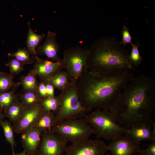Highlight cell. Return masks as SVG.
<instances>
[{"instance_id":"6da1fadb","label":"cell","mask_w":155,"mask_h":155,"mask_svg":"<svg viewBox=\"0 0 155 155\" xmlns=\"http://www.w3.org/2000/svg\"><path fill=\"white\" fill-rule=\"evenodd\" d=\"M155 107V82L141 74L124 88L113 112L117 122L127 129L151 125Z\"/></svg>"},{"instance_id":"7a4b0ae2","label":"cell","mask_w":155,"mask_h":155,"mask_svg":"<svg viewBox=\"0 0 155 155\" xmlns=\"http://www.w3.org/2000/svg\"><path fill=\"white\" fill-rule=\"evenodd\" d=\"M134 78L129 70L105 74L87 70L76 84L82 106L90 111L98 108L113 113L122 91Z\"/></svg>"},{"instance_id":"3957f363","label":"cell","mask_w":155,"mask_h":155,"mask_svg":"<svg viewBox=\"0 0 155 155\" xmlns=\"http://www.w3.org/2000/svg\"><path fill=\"white\" fill-rule=\"evenodd\" d=\"M88 49V69L91 72L109 74L134 68L129 61V52L115 38H100Z\"/></svg>"},{"instance_id":"277c9868","label":"cell","mask_w":155,"mask_h":155,"mask_svg":"<svg viewBox=\"0 0 155 155\" xmlns=\"http://www.w3.org/2000/svg\"><path fill=\"white\" fill-rule=\"evenodd\" d=\"M84 118L98 138L112 141L126 134L128 129L118 123L113 113L106 110L96 108Z\"/></svg>"},{"instance_id":"5b68a950","label":"cell","mask_w":155,"mask_h":155,"mask_svg":"<svg viewBox=\"0 0 155 155\" xmlns=\"http://www.w3.org/2000/svg\"><path fill=\"white\" fill-rule=\"evenodd\" d=\"M59 96L60 103L55 115V123L67 119L84 118L91 111L82 106L77 93L76 84L70 82L61 91Z\"/></svg>"},{"instance_id":"8992f818","label":"cell","mask_w":155,"mask_h":155,"mask_svg":"<svg viewBox=\"0 0 155 155\" xmlns=\"http://www.w3.org/2000/svg\"><path fill=\"white\" fill-rule=\"evenodd\" d=\"M88 49L78 46H71L64 50L62 61L70 82L77 84L81 75L88 69Z\"/></svg>"},{"instance_id":"52a82bcc","label":"cell","mask_w":155,"mask_h":155,"mask_svg":"<svg viewBox=\"0 0 155 155\" xmlns=\"http://www.w3.org/2000/svg\"><path fill=\"white\" fill-rule=\"evenodd\" d=\"M51 130L67 142H78L88 139L93 133L91 126L84 118L67 119L55 123Z\"/></svg>"},{"instance_id":"ba28073f","label":"cell","mask_w":155,"mask_h":155,"mask_svg":"<svg viewBox=\"0 0 155 155\" xmlns=\"http://www.w3.org/2000/svg\"><path fill=\"white\" fill-rule=\"evenodd\" d=\"M67 142L51 130L42 133L36 155H64Z\"/></svg>"},{"instance_id":"9c48e42d","label":"cell","mask_w":155,"mask_h":155,"mask_svg":"<svg viewBox=\"0 0 155 155\" xmlns=\"http://www.w3.org/2000/svg\"><path fill=\"white\" fill-rule=\"evenodd\" d=\"M108 150L103 141L88 139L72 143L67 147L64 155H105Z\"/></svg>"},{"instance_id":"30bf717a","label":"cell","mask_w":155,"mask_h":155,"mask_svg":"<svg viewBox=\"0 0 155 155\" xmlns=\"http://www.w3.org/2000/svg\"><path fill=\"white\" fill-rule=\"evenodd\" d=\"M44 111L41 102L25 108L19 118L13 123L14 132L20 134L24 130L34 126Z\"/></svg>"},{"instance_id":"8fae6325","label":"cell","mask_w":155,"mask_h":155,"mask_svg":"<svg viewBox=\"0 0 155 155\" xmlns=\"http://www.w3.org/2000/svg\"><path fill=\"white\" fill-rule=\"evenodd\" d=\"M107 147L113 155H133L140 149L139 142L126 135L112 140Z\"/></svg>"},{"instance_id":"7c38bea8","label":"cell","mask_w":155,"mask_h":155,"mask_svg":"<svg viewBox=\"0 0 155 155\" xmlns=\"http://www.w3.org/2000/svg\"><path fill=\"white\" fill-rule=\"evenodd\" d=\"M64 69L61 61L53 62L37 57L33 69L29 72L37 75L40 82L45 83Z\"/></svg>"},{"instance_id":"4fadbf2b","label":"cell","mask_w":155,"mask_h":155,"mask_svg":"<svg viewBox=\"0 0 155 155\" xmlns=\"http://www.w3.org/2000/svg\"><path fill=\"white\" fill-rule=\"evenodd\" d=\"M57 36L56 33L48 31L43 44L40 45L36 49L37 54L45 55L48 60L52 61H61L62 59L58 55L60 47L57 40Z\"/></svg>"},{"instance_id":"5bb4252c","label":"cell","mask_w":155,"mask_h":155,"mask_svg":"<svg viewBox=\"0 0 155 155\" xmlns=\"http://www.w3.org/2000/svg\"><path fill=\"white\" fill-rule=\"evenodd\" d=\"M21 133V141L24 151L28 155H35L40 143L42 133L33 126Z\"/></svg>"},{"instance_id":"9a60e30c","label":"cell","mask_w":155,"mask_h":155,"mask_svg":"<svg viewBox=\"0 0 155 155\" xmlns=\"http://www.w3.org/2000/svg\"><path fill=\"white\" fill-rule=\"evenodd\" d=\"M139 142L142 141L155 140V123L133 127L129 129L125 134Z\"/></svg>"},{"instance_id":"2e32d148","label":"cell","mask_w":155,"mask_h":155,"mask_svg":"<svg viewBox=\"0 0 155 155\" xmlns=\"http://www.w3.org/2000/svg\"><path fill=\"white\" fill-rule=\"evenodd\" d=\"M55 115L51 111H44L34 126L41 133L51 130L55 123Z\"/></svg>"},{"instance_id":"e0dca14e","label":"cell","mask_w":155,"mask_h":155,"mask_svg":"<svg viewBox=\"0 0 155 155\" xmlns=\"http://www.w3.org/2000/svg\"><path fill=\"white\" fill-rule=\"evenodd\" d=\"M28 30L26 41L27 49L32 54L37 56L36 49L40 45L45 35L44 34H38L35 33L32 29L30 22H28Z\"/></svg>"},{"instance_id":"ac0fdd59","label":"cell","mask_w":155,"mask_h":155,"mask_svg":"<svg viewBox=\"0 0 155 155\" xmlns=\"http://www.w3.org/2000/svg\"><path fill=\"white\" fill-rule=\"evenodd\" d=\"M25 108L18 97L4 111V114L9 121L13 123L20 117Z\"/></svg>"},{"instance_id":"d6986e66","label":"cell","mask_w":155,"mask_h":155,"mask_svg":"<svg viewBox=\"0 0 155 155\" xmlns=\"http://www.w3.org/2000/svg\"><path fill=\"white\" fill-rule=\"evenodd\" d=\"M18 96L25 108L38 104L42 99L37 92L24 91L23 93L19 94Z\"/></svg>"},{"instance_id":"ffe728a7","label":"cell","mask_w":155,"mask_h":155,"mask_svg":"<svg viewBox=\"0 0 155 155\" xmlns=\"http://www.w3.org/2000/svg\"><path fill=\"white\" fill-rule=\"evenodd\" d=\"M8 55L15 58L24 64H31L36 61L38 57L31 53L26 48H19L17 51L12 53H9Z\"/></svg>"},{"instance_id":"44dd1931","label":"cell","mask_w":155,"mask_h":155,"mask_svg":"<svg viewBox=\"0 0 155 155\" xmlns=\"http://www.w3.org/2000/svg\"><path fill=\"white\" fill-rule=\"evenodd\" d=\"M21 85L20 82L14 86L10 91L0 93V110L4 111L10 104L16 98L18 95L15 92L18 87Z\"/></svg>"},{"instance_id":"7402d4cb","label":"cell","mask_w":155,"mask_h":155,"mask_svg":"<svg viewBox=\"0 0 155 155\" xmlns=\"http://www.w3.org/2000/svg\"><path fill=\"white\" fill-rule=\"evenodd\" d=\"M35 75L29 73L20 79V83L23 87V91L37 92L38 83Z\"/></svg>"},{"instance_id":"603a6c76","label":"cell","mask_w":155,"mask_h":155,"mask_svg":"<svg viewBox=\"0 0 155 155\" xmlns=\"http://www.w3.org/2000/svg\"><path fill=\"white\" fill-rule=\"evenodd\" d=\"M69 80L67 72L61 71L49 81L55 88L62 91L69 84Z\"/></svg>"},{"instance_id":"cb8c5ba5","label":"cell","mask_w":155,"mask_h":155,"mask_svg":"<svg viewBox=\"0 0 155 155\" xmlns=\"http://www.w3.org/2000/svg\"><path fill=\"white\" fill-rule=\"evenodd\" d=\"M14 76L10 73L0 72V93L10 91L19 83L14 82Z\"/></svg>"},{"instance_id":"d4e9b609","label":"cell","mask_w":155,"mask_h":155,"mask_svg":"<svg viewBox=\"0 0 155 155\" xmlns=\"http://www.w3.org/2000/svg\"><path fill=\"white\" fill-rule=\"evenodd\" d=\"M2 127L6 141L11 145L12 150L13 154L14 152V147L15 145L14 139V129L11 122L7 120H3L0 123Z\"/></svg>"},{"instance_id":"484cf974","label":"cell","mask_w":155,"mask_h":155,"mask_svg":"<svg viewBox=\"0 0 155 155\" xmlns=\"http://www.w3.org/2000/svg\"><path fill=\"white\" fill-rule=\"evenodd\" d=\"M41 103L44 111H51L56 113L60 105V98L59 96H48L42 99Z\"/></svg>"},{"instance_id":"4316f807","label":"cell","mask_w":155,"mask_h":155,"mask_svg":"<svg viewBox=\"0 0 155 155\" xmlns=\"http://www.w3.org/2000/svg\"><path fill=\"white\" fill-rule=\"evenodd\" d=\"M132 49L131 54L129 55V59L134 68L138 67L143 59L140 54L138 47L139 44H131Z\"/></svg>"},{"instance_id":"83f0119b","label":"cell","mask_w":155,"mask_h":155,"mask_svg":"<svg viewBox=\"0 0 155 155\" xmlns=\"http://www.w3.org/2000/svg\"><path fill=\"white\" fill-rule=\"evenodd\" d=\"M5 65L9 68L10 73L14 76L19 74L24 69V64L15 58L9 61Z\"/></svg>"},{"instance_id":"f1b7e54d","label":"cell","mask_w":155,"mask_h":155,"mask_svg":"<svg viewBox=\"0 0 155 155\" xmlns=\"http://www.w3.org/2000/svg\"><path fill=\"white\" fill-rule=\"evenodd\" d=\"M122 34V40L121 42H120V44H123L124 46L128 43L132 44L131 40L133 38L131 36L128 28L125 25L123 26Z\"/></svg>"},{"instance_id":"f546056e","label":"cell","mask_w":155,"mask_h":155,"mask_svg":"<svg viewBox=\"0 0 155 155\" xmlns=\"http://www.w3.org/2000/svg\"><path fill=\"white\" fill-rule=\"evenodd\" d=\"M138 153L140 155H155V140L152 141L146 149H140Z\"/></svg>"},{"instance_id":"4dcf8cb0","label":"cell","mask_w":155,"mask_h":155,"mask_svg":"<svg viewBox=\"0 0 155 155\" xmlns=\"http://www.w3.org/2000/svg\"><path fill=\"white\" fill-rule=\"evenodd\" d=\"M37 92L42 99L48 97L44 83L41 82L38 83Z\"/></svg>"},{"instance_id":"1f68e13d","label":"cell","mask_w":155,"mask_h":155,"mask_svg":"<svg viewBox=\"0 0 155 155\" xmlns=\"http://www.w3.org/2000/svg\"><path fill=\"white\" fill-rule=\"evenodd\" d=\"M47 94L48 96L53 97L54 95V88L49 81L45 83Z\"/></svg>"},{"instance_id":"d6a6232c","label":"cell","mask_w":155,"mask_h":155,"mask_svg":"<svg viewBox=\"0 0 155 155\" xmlns=\"http://www.w3.org/2000/svg\"><path fill=\"white\" fill-rule=\"evenodd\" d=\"M2 111L0 110V123L4 120V119L6 117L4 114H3Z\"/></svg>"},{"instance_id":"836d02e7","label":"cell","mask_w":155,"mask_h":155,"mask_svg":"<svg viewBox=\"0 0 155 155\" xmlns=\"http://www.w3.org/2000/svg\"><path fill=\"white\" fill-rule=\"evenodd\" d=\"M13 155H28L26 152L24 151L23 152L19 153H14L13 154Z\"/></svg>"},{"instance_id":"e575fe53","label":"cell","mask_w":155,"mask_h":155,"mask_svg":"<svg viewBox=\"0 0 155 155\" xmlns=\"http://www.w3.org/2000/svg\"><path fill=\"white\" fill-rule=\"evenodd\" d=\"M106 155H109V154H106Z\"/></svg>"}]
</instances>
